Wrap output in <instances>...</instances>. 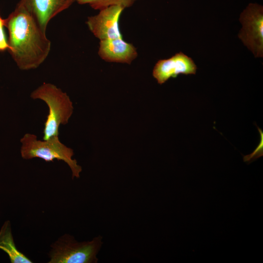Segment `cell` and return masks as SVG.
Masks as SVG:
<instances>
[{
	"mask_svg": "<svg viewBox=\"0 0 263 263\" xmlns=\"http://www.w3.org/2000/svg\"><path fill=\"white\" fill-rule=\"evenodd\" d=\"M197 68L193 59L180 52L169 58L159 60L153 68L152 75L158 84H162L181 74L194 75Z\"/></svg>",
	"mask_w": 263,
	"mask_h": 263,
	"instance_id": "cell-7",
	"label": "cell"
},
{
	"mask_svg": "<svg viewBox=\"0 0 263 263\" xmlns=\"http://www.w3.org/2000/svg\"><path fill=\"white\" fill-rule=\"evenodd\" d=\"M124 10L118 5L100 10L97 15L88 17L86 24L89 29L100 40L123 38L119 20Z\"/></svg>",
	"mask_w": 263,
	"mask_h": 263,
	"instance_id": "cell-6",
	"label": "cell"
},
{
	"mask_svg": "<svg viewBox=\"0 0 263 263\" xmlns=\"http://www.w3.org/2000/svg\"><path fill=\"white\" fill-rule=\"evenodd\" d=\"M102 244L100 235L90 241L78 242L73 236L64 234L51 245L48 263H96Z\"/></svg>",
	"mask_w": 263,
	"mask_h": 263,
	"instance_id": "cell-4",
	"label": "cell"
},
{
	"mask_svg": "<svg viewBox=\"0 0 263 263\" xmlns=\"http://www.w3.org/2000/svg\"><path fill=\"white\" fill-rule=\"evenodd\" d=\"M20 141V154L23 159L30 160L38 158L46 162L53 161L55 159L63 161L70 168L72 179L79 178L82 168L75 159H73L74 154L73 149L63 144L58 136L40 140L36 135L27 133Z\"/></svg>",
	"mask_w": 263,
	"mask_h": 263,
	"instance_id": "cell-3",
	"label": "cell"
},
{
	"mask_svg": "<svg viewBox=\"0 0 263 263\" xmlns=\"http://www.w3.org/2000/svg\"><path fill=\"white\" fill-rule=\"evenodd\" d=\"M30 97L44 101L49 109L43 139L58 136L59 126L67 124L73 113V104L69 96L55 85L44 82L31 93Z\"/></svg>",
	"mask_w": 263,
	"mask_h": 263,
	"instance_id": "cell-2",
	"label": "cell"
},
{
	"mask_svg": "<svg viewBox=\"0 0 263 263\" xmlns=\"http://www.w3.org/2000/svg\"><path fill=\"white\" fill-rule=\"evenodd\" d=\"M4 19L0 16V52H3L9 49L8 40H7L4 30Z\"/></svg>",
	"mask_w": 263,
	"mask_h": 263,
	"instance_id": "cell-12",
	"label": "cell"
},
{
	"mask_svg": "<svg viewBox=\"0 0 263 263\" xmlns=\"http://www.w3.org/2000/svg\"><path fill=\"white\" fill-rule=\"evenodd\" d=\"M0 249L8 255L11 263H32L33 262L17 248L9 221L4 222L0 230Z\"/></svg>",
	"mask_w": 263,
	"mask_h": 263,
	"instance_id": "cell-10",
	"label": "cell"
},
{
	"mask_svg": "<svg viewBox=\"0 0 263 263\" xmlns=\"http://www.w3.org/2000/svg\"><path fill=\"white\" fill-rule=\"evenodd\" d=\"M46 32L48 23L77 0H20Z\"/></svg>",
	"mask_w": 263,
	"mask_h": 263,
	"instance_id": "cell-9",
	"label": "cell"
},
{
	"mask_svg": "<svg viewBox=\"0 0 263 263\" xmlns=\"http://www.w3.org/2000/svg\"><path fill=\"white\" fill-rule=\"evenodd\" d=\"M8 31V51L19 68L27 71L38 68L49 54L51 43L46 32L20 0L4 19Z\"/></svg>",
	"mask_w": 263,
	"mask_h": 263,
	"instance_id": "cell-1",
	"label": "cell"
},
{
	"mask_svg": "<svg viewBox=\"0 0 263 263\" xmlns=\"http://www.w3.org/2000/svg\"><path fill=\"white\" fill-rule=\"evenodd\" d=\"M243 27L238 34L244 45L255 57L263 56V7L250 3L239 19Z\"/></svg>",
	"mask_w": 263,
	"mask_h": 263,
	"instance_id": "cell-5",
	"label": "cell"
},
{
	"mask_svg": "<svg viewBox=\"0 0 263 263\" xmlns=\"http://www.w3.org/2000/svg\"><path fill=\"white\" fill-rule=\"evenodd\" d=\"M138 0H77L81 5L88 4L94 10H101L113 5L122 6L124 9L132 6Z\"/></svg>",
	"mask_w": 263,
	"mask_h": 263,
	"instance_id": "cell-11",
	"label": "cell"
},
{
	"mask_svg": "<svg viewBox=\"0 0 263 263\" xmlns=\"http://www.w3.org/2000/svg\"><path fill=\"white\" fill-rule=\"evenodd\" d=\"M98 54L106 61L129 64L138 55L135 47L123 38L100 40Z\"/></svg>",
	"mask_w": 263,
	"mask_h": 263,
	"instance_id": "cell-8",
	"label": "cell"
}]
</instances>
